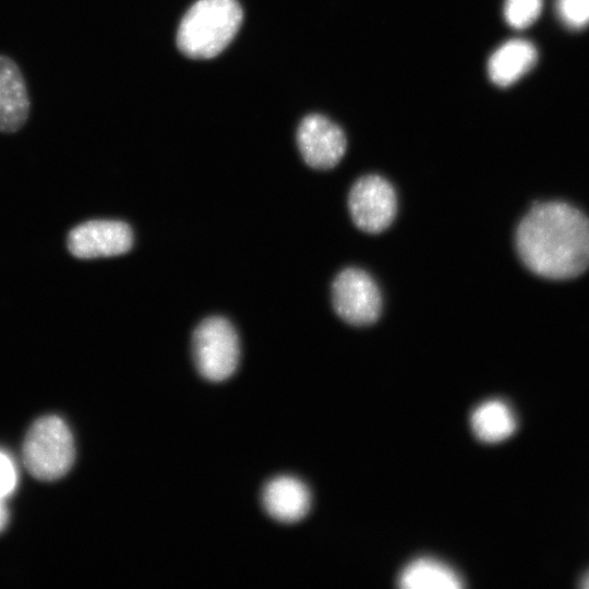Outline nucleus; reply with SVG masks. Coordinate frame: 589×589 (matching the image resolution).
I'll return each instance as SVG.
<instances>
[{"label":"nucleus","instance_id":"obj_1","mask_svg":"<svg viewBox=\"0 0 589 589\" xmlns=\"http://www.w3.org/2000/svg\"><path fill=\"white\" fill-rule=\"evenodd\" d=\"M522 263L550 279H568L589 267V219L563 202L534 204L517 227Z\"/></svg>","mask_w":589,"mask_h":589},{"label":"nucleus","instance_id":"obj_17","mask_svg":"<svg viewBox=\"0 0 589 589\" xmlns=\"http://www.w3.org/2000/svg\"><path fill=\"white\" fill-rule=\"evenodd\" d=\"M8 509L4 503V498H0V532L5 528L8 524Z\"/></svg>","mask_w":589,"mask_h":589},{"label":"nucleus","instance_id":"obj_5","mask_svg":"<svg viewBox=\"0 0 589 589\" xmlns=\"http://www.w3.org/2000/svg\"><path fill=\"white\" fill-rule=\"evenodd\" d=\"M332 298L338 316L351 325L372 324L382 311V298L377 285L366 272L360 268H345L335 277Z\"/></svg>","mask_w":589,"mask_h":589},{"label":"nucleus","instance_id":"obj_6","mask_svg":"<svg viewBox=\"0 0 589 589\" xmlns=\"http://www.w3.org/2000/svg\"><path fill=\"white\" fill-rule=\"evenodd\" d=\"M348 205L356 226L370 233L385 230L397 211L396 193L392 184L377 175H368L352 185Z\"/></svg>","mask_w":589,"mask_h":589},{"label":"nucleus","instance_id":"obj_3","mask_svg":"<svg viewBox=\"0 0 589 589\" xmlns=\"http://www.w3.org/2000/svg\"><path fill=\"white\" fill-rule=\"evenodd\" d=\"M74 456L73 436L62 419L46 416L32 424L23 444V460L33 477L57 480L70 470Z\"/></svg>","mask_w":589,"mask_h":589},{"label":"nucleus","instance_id":"obj_8","mask_svg":"<svg viewBox=\"0 0 589 589\" xmlns=\"http://www.w3.org/2000/svg\"><path fill=\"white\" fill-rule=\"evenodd\" d=\"M304 161L315 169H330L342 158L347 140L344 131L328 118L312 113L303 118L297 132Z\"/></svg>","mask_w":589,"mask_h":589},{"label":"nucleus","instance_id":"obj_14","mask_svg":"<svg viewBox=\"0 0 589 589\" xmlns=\"http://www.w3.org/2000/svg\"><path fill=\"white\" fill-rule=\"evenodd\" d=\"M541 9L542 0H506L504 16L513 28L522 29L539 17Z\"/></svg>","mask_w":589,"mask_h":589},{"label":"nucleus","instance_id":"obj_16","mask_svg":"<svg viewBox=\"0 0 589 589\" xmlns=\"http://www.w3.org/2000/svg\"><path fill=\"white\" fill-rule=\"evenodd\" d=\"M16 484V471L11 459L0 452V498H5Z\"/></svg>","mask_w":589,"mask_h":589},{"label":"nucleus","instance_id":"obj_15","mask_svg":"<svg viewBox=\"0 0 589 589\" xmlns=\"http://www.w3.org/2000/svg\"><path fill=\"white\" fill-rule=\"evenodd\" d=\"M556 13L570 29H581L589 24V0H556Z\"/></svg>","mask_w":589,"mask_h":589},{"label":"nucleus","instance_id":"obj_2","mask_svg":"<svg viewBox=\"0 0 589 589\" xmlns=\"http://www.w3.org/2000/svg\"><path fill=\"white\" fill-rule=\"evenodd\" d=\"M242 17L237 0H197L179 25L177 45L190 58H214L232 40Z\"/></svg>","mask_w":589,"mask_h":589},{"label":"nucleus","instance_id":"obj_7","mask_svg":"<svg viewBox=\"0 0 589 589\" xmlns=\"http://www.w3.org/2000/svg\"><path fill=\"white\" fill-rule=\"evenodd\" d=\"M133 244L130 226L120 220L95 219L73 228L68 249L77 259L116 256L128 252Z\"/></svg>","mask_w":589,"mask_h":589},{"label":"nucleus","instance_id":"obj_10","mask_svg":"<svg viewBox=\"0 0 589 589\" xmlns=\"http://www.w3.org/2000/svg\"><path fill=\"white\" fill-rule=\"evenodd\" d=\"M28 112L29 98L22 72L12 59L0 56V132L21 129Z\"/></svg>","mask_w":589,"mask_h":589},{"label":"nucleus","instance_id":"obj_18","mask_svg":"<svg viewBox=\"0 0 589 589\" xmlns=\"http://www.w3.org/2000/svg\"><path fill=\"white\" fill-rule=\"evenodd\" d=\"M581 587L589 589V572L581 578Z\"/></svg>","mask_w":589,"mask_h":589},{"label":"nucleus","instance_id":"obj_13","mask_svg":"<svg viewBox=\"0 0 589 589\" xmlns=\"http://www.w3.org/2000/svg\"><path fill=\"white\" fill-rule=\"evenodd\" d=\"M470 423L474 435L485 443H497L508 438L517 425L513 410L500 399L486 400L474 408Z\"/></svg>","mask_w":589,"mask_h":589},{"label":"nucleus","instance_id":"obj_4","mask_svg":"<svg viewBox=\"0 0 589 589\" xmlns=\"http://www.w3.org/2000/svg\"><path fill=\"white\" fill-rule=\"evenodd\" d=\"M192 350L197 371L208 381H225L237 369L238 335L230 322L221 316H211L199 324L193 333Z\"/></svg>","mask_w":589,"mask_h":589},{"label":"nucleus","instance_id":"obj_9","mask_svg":"<svg viewBox=\"0 0 589 589\" xmlns=\"http://www.w3.org/2000/svg\"><path fill=\"white\" fill-rule=\"evenodd\" d=\"M262 504L266 513L280 522L301 520L311 506L306 485L293 477H278L263 489Z\"/></svg>","mask_w":589,"mask_h":589},{"label":"nucleus","instance_id":"obj_11","mask_svg":"<svg viewBox=\"0 0 589 589\" xmlns=\"http://www.w3.org/2000/svg\"><path fill=\"white\" fill-rule=\"evenodd\" d=\"M537 59L536 47L530 41L510 39L491 55L488 73L494 84L506 87L531 70Z\"/></svg>","mask_w":589,"mask_h":589},{"label":"nucleus","instance_id":"obj_12","mask_svg":"<svg viewBox=\"0 0 589 589\" xmlns=\"http://www.w3.org/2000/svg\"><path fill=\"white\" fill-rule=\"evenodd\" d=\"M398 586L406 589H459L461 577L448 565L431 557L410 562L400 572Z\"/></svg>","mask_w":589,"mask_h":589}]
</instances>
